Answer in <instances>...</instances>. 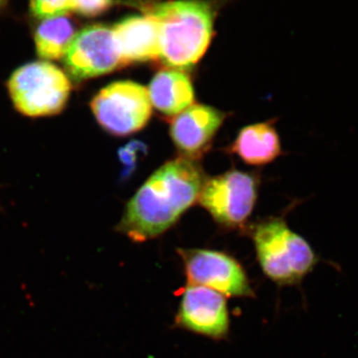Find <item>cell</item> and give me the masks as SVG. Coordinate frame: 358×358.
Returning <instances> with one entry per match:
<instances>
[{"label":"cell","mask_w":358,"mask_h":358,"mask_svg":"<svg viewBox=\"0 0 358 358\" xmlns=\"http://www.w3.org/2000/svg\"><path fill=\"white\" fill-rule=\"evenodd\" d=\"M148 91L152 107L171 119L194 103V89L185 71L169 68L159 71Z\"/></svg>","instance_id":"cell-12"},{"label":"cell","mask_w":358,"mask_h":358,"mask_svg":"<svg viewBox=\"0 0 358 358\" xmlns=\"http://www.w3.org/2000/svg\"><path fill=\"white\" fill-rule=\"evenodd\" d=\"M75 35V26L66 15L41 20L34 32L37 54L44 61L64 57Z\"/></svg>","instance_id":"cell-14"},{"label":"cell","mask_w":358,"mask_h":358,"mask_svg":"<svg viewBox=\"0 0 358 358\" xmlns=\"http://www.w3.org/2000/svg\"><path fill=\"white\" fill-rule=\"evenodd\" d=\"M174 324L214 341L225 339L230 331L227 296L214 289L188 284L181 294Z\"/></svg>","instance_id":"cell-9"},{"label":"cell","mask_w":358,"mask_h":358,"mask_svg":"<svg viewBox=\"0 0 358 358\" xmlns=\"http://www.w3.org/2000/svg\"><path fill=\"white\" fill-rule=\"evenodd\" d=\"M145 13L159 26V60L166 68L190 70L203 57L213 37L210 4L202 0H178L155 3Z\"/></svg>","instance_id":"cell-2"},{"label":"cell","mask_w":358,"mask_h":358,"mask_svg":"<svg viewBox=\"0 0 358 358\" xmlns=\"http://www.w3.org/2000/svg\"><path fill=\"white\" fill-rule=\"evenodd\" d=\"M204 181L193 160L180 157L166 162L129 200L117 230L134 242L160 236L199 200Z\"/></svg>","instance_id":"cell-1"},{"label":"cell","mask_w":358,"mask_h":358,"mask_svg":"<svg viewBox=\"0 0 358 358\" xmlns=\"http://www.w3.org/2000/svg\"><path fill=\"white\" fill-rule=\"evenodd\" d=\"M113 0H73V11L86 16L95 17L112 6Z\"/></svg>","instance_id":"cell-16"},{"label":"cell","mask_w":358,"mask_h":358,"mask_svg":"<svg viewBox=\"0 0 358 358\" xmlns=\"http://www.w3.org/2000/svg\"><path fill=\"white\" fill-rule=\"evenodd\" d=\"M6 0H0V6H3L4 3H6Z\"/></svg>","instance_id":"cell-18"},{"label":"cell","mask_w":358,"mask_h":358,"mask_svg":"<svg viewBox=\"0 0 358 358\" xmlns=\"http://www.w3.org/2000/svg\"><path fill=\"white\" fill-rule=\"evenodd\" d=\"M252 239L261 270L277 286L301 285L320 262L312 245L289 227L284 216L257 224Z\"/></svg>","instance_id":"cell-3"},{"label":"cell","mask_w":358,"mask_h":358,"mask_svg":"<svg viewBox=\"0 0 358 358\" xmlns=\"http://www.w3.org/2000/svg\"><path fill=\"white\" fill-rule=\"evenodd\" d=\"M258 181L255 176L230 171L205 180L199 203L214 220L226 228L242 227L248 220L257 200Z\"/></svg>","instance_id":"cell-6"},{"label":"cell","mask_w":358,"mask_h":358,"mask_svg":"<svg viewBox=\"0 0 358 358\" xmlns=\"http://www.w3.org/2000/svg\"><path fill=\"white\" fill-rule=\"evenodd\" d=\"M112 29L124 65L159 58V26L152 16H129Z\"/></svg>","instance_id":"cell-11"},{"label":"cell","mask_w":358,"mask_h":358,"mask_svg":"<svg viewBox=\"0 0 358 358\" xmlns=\"http://www.w3.org/2000/svg\"><path fill=\"white\" fill-rule=\"evenodd\" d=\"M96 122L110 134L126 136L145 128L152 115L148 88L133 81L115 82L91 102Z\"/></svg>","instance_id":"cell-5"},{"label":"cell","mask_w":358,"mask_h":358,"mask_svg":"<svg viewBox=\"0 0 358 358\" xmlns=\"http://www.w3.org/2000/svg\"><path fill=\"white\" fill-rule=\"evenodd\" d=\"M224 120L225 114L221 110L193 103L171 119L169 133L182 157L194 160L207 152Z\"/></svg>","instance_id":"cell-10"},{"label":"cell","mask_w":358,"mask_h":358,"mask_svg":"<svg viewBox=\"0 0 358 358\" xmlns=\"http://www.w3.org/2000/svg\"><path fill=\"white\" fill-rule=\"evenodd\" d=\"M188 284L231 298H254L248 275L234 257L217 250L178 249Z\"/></svg>","instance_id":"cell-7"},{"label":"cell","mask_w":358,"mask_h":358,"mask_svg":"<svg viewBox=\"0 0 358 358\" xmlns=\"http://www.w3.org/2000/svg\"><path fill=\"white\" fill-rule=\"evenodd\" d=\"M275 120L245 127L230 145L231 154L236 155L251 166H264L282 155L281 140Z\"/></svg>","instance_id":"cell-13"},{"label":"cell","mask_w":358,"mask_h":358,"mask_svg":"<svg viewBox=\"0 0 358 358\" xmlns=\"http://www.w3.org/2000/svg\"><path fill=\"white\" fill-rule=\"evenodd\" d=\"M143 152H147V148L141 141H131L126 147L120 150V159L127 167V173H129L131 169L133 171L136 166V162L141 159V155H143Z\"/></svg>","instance_id":"cell-17"},{"label":"cell","mask_w":358,"mask_h":358,"mask_svg":"<svg viewBox=\"0 0 358 358\" xmlns=\"http://www.w3.org/2000/svg\"><path fill=\"white\" fill-rule=\"evenodd\" d=\"M7 87L15 109L30 117L62 112L72 90L64 71L48 61L21 66L9 78Z\"/></svg>","instance_id":"cell-4"},{"label":"cell","mask_w":358,"mask_h":358,"mask_svg":"<svg viewBox=\"0 0 358 358\" xmlns=\"http://www.w3.org/2000/svg\"><path fill=\"white\" fill-rule=\"evenodd\" d=\"M30 11L41 20L65 16L73 11V0H30Z\"/></svg>","instance_id":"cell-15"},{"label":"cell","mask_w":358,"mask_h":358,"mask_svg":"<svg viewBox=\"0 0 358 358\" xmlns=\"http://www.w3.org/2000/svg\"><path fill=\"white\" fill-rule=\"evenodd\" d=\"M64 63L76 82L109 74L124 65L112 28L102 24L88 26L76 33Z\"/></svg>","instance_id":"cell-8"}]
</instances>
